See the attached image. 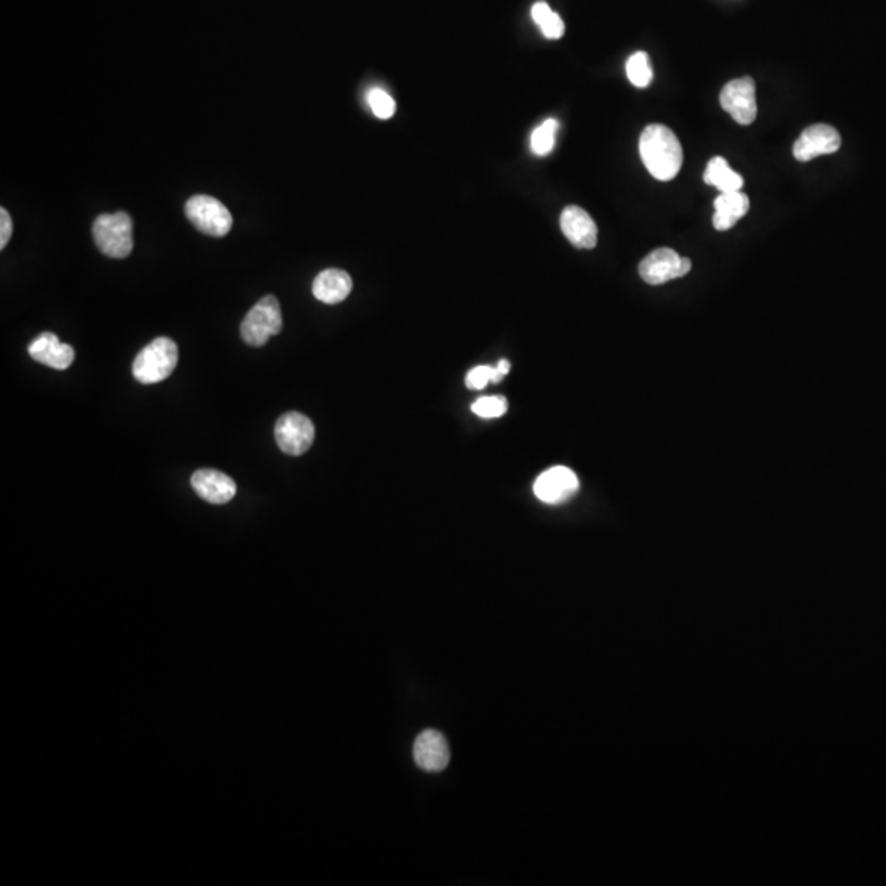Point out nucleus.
Returning a JSON list of instances; mask_svg holds the SVG:
<instances>
[{
    "label": "nucleus",
    "mask_w": 886,
    "mask_h": 886,
    "mask_svg": "<svg viewBox=\"0 0 886 886\" xmlns=\"http://www.w3.org/2000/svg\"><path fill=\"white\" fill-rule=\"evenodd\" d=\"M560 227L573 247L591 250L598 243V227L593 217L581 207L568 206L560 217Z\"/></svg>",
    "instance_id": "obj_11"
},
{
    "label": "nucleus",
    "mask_w": 886,
    "mask_h": 886,
    "mask_svg": "<svg viewBox=\"0 0 886 886\" xmlns=\"http://www.w3.org/2000/svg\"><path fill=\"white\" fill-rule=\"evenodd\" d=\"M721 106L736 120L737 124L750 125L757 117V99H755L754 79H734L727 83L721 92Z\"/></svg>",
    "instance_id": "obj_9"
},
{
    "label": "nucleus",
    "mask_w": 886,
    "mask_h": 886,
    "mask_svg": "<svg viewBox=\"0 0 886 886\" xmlns=\"http://www.w3.org/2000/svg\"><path fill=\"white\" fill-rule=\"evenodd\" d=\"M368 104H370L373 114L381 120H388L393 117L396 112V102L388 92L383 91L380 87H373L368 92Z\"/></svg>",
    "instance_id": "obj_22"
},
{
    "label": "nucleus",
    "mask_w": 886,
    "mask_h": 886,
    "mask_svg": "<svg viewBox=\"0 0 886 886\" xmlns=\"http://www.w3.org/2000/svg\"><path fill=\"white\" fill-rule=\"evenodd\" d=\"M191 486L199 498L211 504H227L235 498L237 485L230 476L219 470H197L191 478Z\"/></svg>",
    "instance_id": "obj_13"
},
{
    "label": "nucleus",
    "mask_w": 886,
    "mask_h": 886,
    "mask_svg": "<svg viewBox=\"0 0 886 886\" xmlns=\"http://www.w3.org/2000/svg\"><path fill=\"white\" fill-rule=\"evenodd\" d=\"M580 489V481L575 471L567 466H553L544 471L534 483V493L545 504L567 503Z\"/></svg>",
    "instance_id": "obj_8"
},
{
    "label": "nucleus",
    "mask_w": 886,
    "mask_h": 886,
    "mask_svg": "<svg viewBox=\"0 0 886 886\" xmlns=\"http://www.w3.org/2000/svg\"><path fill=\"white\" fill-rule=\"evenodd\" d=\"M353 281L347 271L343 270H325L317 275L312 284V294L317 301L324 304H338L345 301L350 293H352Z\"/></svg>",
    "instance_id": "obj_15"
},
{
    "label": "nucleus",
    "mask_w": 886,
    "mask_h": 886,
    "mask_svg": "<svg viewBox=\"0 0 886 886\" xmlns=\"http://www.w3.org/2000/svg\"><path fill=\"white\" fill-rule=\"evenodd\" d=\"M178 361V345L171 338L158 337L138 353L133 361V376L138 383H161L173 375Z\"/></svg>",
    "instance_id": "obj_2"
},
{
    "label": "nucleus",
    "mask_w": 886,
    "mask_h": 886,
    "mask_svg": "<svg viewBox=\"0 0 886 886\" xmlns=\"http://www.w3.org/2000/svg\"><path fill=\"white\" fill-rule=\"evenodd\" d=\"M12 230H14V225H12L10 214L2 207L0 209V248L2 250L7 247L10 237H12Z\"/></svg>",
    "instance_id": "obj_24"
},
{
    "label": "nucleus",
    "mask_w": 886,
    "mask_h": 886,
    "mask_svg": "<svg viewBox=\"0 0 886 886\" xmlns=\"http://www.w3.org/2000/svg\"><path fill=\"white\" fill-rule=\"evenodd\" d=\"M471 411L483 419H498L506 414L507 401L503 396H486V398L476 399L475 404L471 406Z\"/></svg>",
    "instance_id": "obj_23"
},
{
    "label": "nucleus",
    "mask_w": 886,
    "mask_h": 886,
    "mask_svg": "<svg viewBox=\"0 0 886 886\" xmlns=\"http://www.w3.org/2000/svg\"><path fill=\"white\" fill-rule=\"evenodd\" d=\"M28 353H30V357L33 360L42 363V365L50 366V368H55V370H68L69 366L73 365L74 357H76L74 348L68 345V343H61L60 338L56 337L55 334H51V332L38 335L30 343Z\"/></svg>",
    "instance_id": "obj_14"
},
{
    "label": "nucleus",
    "mask_w": 886,
    "mask_h": 886,
    "mask_svg": "<svg viewBox=\"0 0 886 886\" xmlns=\"http://www.w3.org/2000/svg\"><path fill=\"white\" fill-rule=\"evenodd\" d=\"M558 122L555 119L545 120L544 124L535 128L530 138V147L537 156H547L555 147Z\"/></svg>",
    "instance_id": "obj_20"
},
{
    "label": "nucleus",
    "mask_w": 886,
    "mask_h": 886,
    "mask_svg": "<svg viewBox=\"0 0 886 886\" xmlns=\"http://www.w3.org/2000/svg\"><path fill=\"white\" fill-rule=\"evenodd\" d=\"M691 270V261L678 255L670 248H658L645 256L639 265L640 278L645 283L658 286L672 279L683 278Z\"/></svg>",
    "instance_id": "obj_7"
},
{
    "label": "nucleus",
    "mask_w": 886,
    "mask_h": 886,
    "mask_svg": "<svg viewBox=\"0 0 886 886\" xmlns=\"http://www.w3.org/2000/svg\"><path fill=\"white\" fill-rule=\"evenodd\" d=\"M414 759L425 772H442L450 762V747L439 731L422 732L414 742Z\"/></svg>",
    "instance_id": "obj_12"
},
{
    "label": "nucleus",
    "mask_w": 886,
    "mask_h": 886,
    "mask_svg": "<svg viewBox=\"0 0 886 886\" xmlns=\"http://www.w3.org/2000/svg\"><path fill=\"white\" fill-rule=\"evenodd\" d=\"M97 248L109 258H127L133 250V222L125 212L102 214L92 227Z\"/></svg>",
    "instance_id": "obj_3"
},
{
    "label": "nucleus",
    "mask_w": 886,
    "mask_h": 886,
    "mask_svg": "<svg viewBox=\"0 0 886 886\" xmlns=\"http://www.w3.org/2000/svg\"><path fill=\"white\" fill-rule=\"evenodd\" d=\"M496 366H498L499 370L503 371L504 375H507V373L511 371V363H509V361L507 360L499 361L498 365Z\"/></svg>",
    "instance_id": "obj_25"
},
{
    "label": "nucleus",
    "mask_w": 886,
    "mask_h": 886,
    "mask_svg": "<svg viewBox=\"0 0 886 886\" xmlns=\"http://www.w3.org/2000/svg\"><path fill=\"white\" fill-rule=\"evenodd\" d=\"M714 209H716L713 217L714 229L724 232L732 229L749 212V197L740 191L721 192L714 201Z\"/></svg>",
    "instance_id": "obj_16"
},
{
    "label": "nucleus",
    "mask_w": 886,
    "mask_h": 886,
    "mask_svg": "<svg viewBox=\"0 0 886 886\" xmlns=\"http://www.w3.org/2000/svg\"><path fill=\"white\" fill-rule=\"evenodd\" d=\"M283 330V314L275 296H265L243 319L242 338L252 347H263L271 337Z\"/></svg>",
    "instance_id": "obj_4"
},
{
    "label": "nucleus",
    "mask_w": 886,
    "mask_h": 886,
    "mask_svg": "<svg viewBox=\"0 0 886 886\" xmlns=\"http://www.w3.org/2000/svg\"><path fill=\"white\" fill-rule=\"evenodd\" d=\"M640 158L658 181H672L683 165V148L675 133L665 125L645 128L639 140Z\"/></svg>",
    "instance_id": "obj_1"
},
{
    "label": "nucleus",
    "mask_w": 886,
    "mask_h": 886,
    "mask_svg": "<svg viewBox=\"0 0 886 886\" xmlns=\"http://www.w3.org/2000/svg\"><path fill=\"white\" fill-rule=\"evenodd\" d=\"M627 78L635 87H647L654 79V71L650 68L649 56L644 51H637L627 60Z\"/></svg>",
    "instance_id": "obj_19"
},
{
    "label": "nucleus",
    "mask_w": 886,
    "mask_h": 886,
    "mask_svg": "<svg viewBox=\"0 0 886 886\" xmlns=\"http://www.w3.org/2000/svg\"><path fill=\"white\" fill-rule=\"evenodd\" d=\"M704 183L718 188L721 192H732L742 189L744 179L736 171H732L729 168L724 158L716 156L708 163V168H706V173H704Z\"/></svg>",
    "instance_id": "obj_17"
},
{
    "label": "nucleus",
    "mask_w": 886,
    "mask_h": 886,
    "mask_svg": "<svg viewBox=\"0 0 886 886\" xmlns=\"http://www.w3.org/2000/svg\"><path fill=\"white\" fill-rule=\"evenodd\" d=\"M186 217L199 232L211 237H225L232 230V214L215 197H191L186 202Z\"/></svg>",
    "instance_id": "obj_5"
},
{
    "label": "nucleus",
    "mask_w": 886,
    "mask_h": 886,
    "mask_svg": "<svg viewBox=\"0 0 886 886\" xmlns=\"http://www.w3.org/2000/svg\"><path fill=\"white\" fill-rule=\"evenodd\" d=\"M503 371L499 370L498 366H476L473 370L466 375V386L470 389H485L488 386V383L498 384L503 381L504 378Z\"/></svg>",
    "instance_id": "obj_21"
},
{
    "label": "nucleus",
    "mask_w": 886,
    "mask_h": 886,
    "mask_svg": "<svg viewBox=\"0 0 886 886\" xmlns=\"http://www.w3.org/2000/svg\"><path fill=\"white\" fill-rule=\"evenodd\" d=\"M532 19H534V22L539 25L545 38H549V40H558V38L563 37V33H565V23H563L560 15L555 14V12L550 9L547 2H537V4H534V7H532Z\"/></svg>",
    "instance_id": "obj_18"
},
{
    "label": "nucleus",
    "mask_w": 886,
    "mask_h": 886,
    "mask_svg": "<svg viewBox=\"0 0 886 886\" xmlns=\"http://www.w3.org/2000/svg\"><path fill=\"white\" fill-rule=\"evenodd\" d=\"M275 439L281 452L291 457H301L312 447L316 429L311 419L301 412H288L276 422Z\"/></svg>",
    "instance_id": "obj_6"
},
{
    "label": "nucleus",
    "mask_w": 886,
    "mask_h": 886,
    "mask_svg": "<svg viewBox=\"0 0 886 886\" xmlns=\"http://www.w3.org/2000/svg\"><path fill=\"white\" fill-rule=\"evenodd\" d=\"M841 145V135L836 128L826 124L811 125L796 140L793 155L798 161L814 160L818 156L836 153Z\"/></svg>",
    "instance_id": "obj_10"
}]
</instances>
